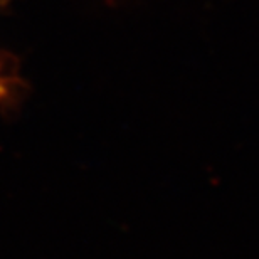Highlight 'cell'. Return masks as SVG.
Masks as SVG:
<instances>
[{
	"instance_id": "cell-1",
	"label": "cell",
	"mask_w": 259,
	"mask_h": 259,
	"mask_svg": "<svg viewBox=\"0 0 259 259\" xmlns=\"http://www.w3.org/2000/svg\"><path fill=\"white\" fill-rule=\"evenodd\" d=\"M12 95V79L5 76L2 69H0V101L7 100Z\"/></svg>"
}]
</instances>
